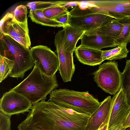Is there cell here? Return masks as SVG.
I'll return each instance as SVG.
<instances>
[{
	"mask_svg": "<svg viewBox=\"0 0 130 130\" xmlns=\"http://www.w3.org/2000/svg\"><path fill=\"white\" fill-rule=\"evenodd\" d=\"M69 12L67 13L59 16L53 20L61 24L63 27L70 25L69 24Z\"/></svg>",
	"mask_w": 130,
	"mask_h": 130,
	"instance_id": "27",
	"label": "cell"
},
{
	"mask_svg": "<svg viewBox=\"0 0 130 130\" xmlns=\"http://www.w3.org/2000/svg\"><path fill=\"white\" fill-rule=\"evenodd\" d=\"M111 99L109 96L100 103L98 108L90 115L84 130H98L108 124Z\"/></svg>",
	"mask_w": 130,
	"mask_h": 130,
	"instance_id": "13",
	"label": "cell"
},
{
	"mask_svg": "<svg viewBox=\"0 0 130 130\" xmlns=\"http://www.w3.org/2000/svg\"><path fill=\"white\" fill-rule=\"evenodd\" d=\"M67 1H35L28 3L26 6L30 10L44 9L54 6H61L65 7Z\"/></svg>",
	"mask_w": 130,
	"mask_h": 130,
	"instance_id": "22",
	"label": "cell"
},
{
	"mask_svg": "<svg viewBox=\"0 0 130 130\" xmlns=\"http://www.w3.org/2000/svg\"><path fill=\"white\" fill-rule=\"evenodd\" d=\"M0 55L14 61L9 76L23 78L26 72L31 69L34 64L30 49L4 34H0Z\"/></svg>",
	"mask_w": 130,
	"mask_h": 130,
	"instance_id": "4",
	"label": "cell"
},
{
	"mask_svg": "<svg viewBox=\"0 0 130 130\" xmlns=\"http://www.w3.org/2000/svg\"><path fill=\"white\" fill-rule=\"evenodd\" d=\"M127 44L122 43L113 49L102 51V56L103 61L121 59L126 57L129 52L127 48Z\"/></svg>",
	"mask_w": 130,
	"mask_h": 130,
	"instance_id": "18",
	"label": "cell"
},
{
	"mask_svg": "<svg viewBox=\"0 0 130 130\" xmlns=\"http://www.w3.org/2000/svg\"><path fill=\"white\" fill-rule=\"evenodd\" d=\"M11 116L0 110V130H10Z\"/></svg>",
	"mask_w": 130,
	"mask_h": 130,
	"instance_id": "26",
	"label": "cell"
},
{
	"mask_svg": "<svg viewBox=\"0 0 130 130\" xmlns=\"http://www.w3.org/2000/svg\"><path fill=\"white\" fill-rule=\"evenodd\" d=\"M45 130H84L90 115L43 101Z\"/></svg>",
	"mask_w": 130,
	"mask_h": 130,
	"instance_id": "1",
	"label": "cell"
},
{
	"mask_svg": "<svg viewBox=\"0 0 130 130\" xmlns=\"http://www.w3.org/2000/svg\"><path fill=\"white\" fill-rule=\"evenodd\" d=\"M122 24L123 27L121 32L115 40L119 45L122 43H130V17L118 19Z\"/></svg>",
	"mask_w": 130,
	"mask_h": 130,
	"instance_id": "20",
	"label": "cell"
},
{
	"mask_svg": "<svg viewBox=\"0 0 130 130\" xmlns=\"http://www.w3.org/2000/svg\"><path fill=\"white\" fill-rule=\"evenodd\" d=\"M27 13L26 6L21 5L16 8L12 14L14 19L17 22L25 23L27 22Z\"/></svg>",
	"mask_w": 130,
	"mask_h": 130,
	"instance_id": "25",
	"label": "cell"
},
{
	"mask_svg": "<svg viewBox=\"0 0 130 130\" xmlns=\"http://www.w3.org/2000/svg\"><path fill=\"white\" fill-rule=\"evenodd\" d=\"M35 65L43 73L49 76L55 74L59 67L57 56L47 46L39 45L30 49Z\"/></svg>",
	"mask_w": 130,
	"mask_h": 130,
	"instance_id": "7",
	"label": "cell"
},
{
	"mask_svg": "<svg viewBox=\"0 0 130 130\" xmlns=\"http://www.w3.org/2000/svg\"><path fill=\"white\" fill-rule=\"evenodd\" d=\"M123 130H127V129H124Z\"/></svg>",
	"mask_w": 130,
	"mask_h": 130,
	"instance_id": "31",
	"label": "cell"
},
{
	"mask_svg": "<svg viewBox=\"0 0 130 130\" xmlns=\"http://www.w3.org/2000/svg\"><path fill=\"white\" fill-rule=\"evenodd\" d=\"M130 111V105L128 103L125 92L121 88L111 99L108 130L123 124Z\"/></svg>",
	"mask_w": 130,
	"mask_h": 130,
	"instance_id": "10",
	"label": "cell"
},
{
	"mask_svg": "<svg viewBox=\"0 0 130 130\" xmlns=\"http://www.w3.org/2000/svg\"><path fill=\"white\" fill-rule=\"evenodd\" d=\"M32 105L23 96L10 90L4 93L0 100V110L11 116L28 112Z\"/></svg>",
	"mask_w": 130,
	"mask_h": 130,
	"instance_id": "11",
	"label": "cell"
},
{
	"mask_svg": "<svg viewBox=\"0 0 130 130\" xmlns=\"http://www.w3.org/2000/svg\"><path fill=\"white\" fill-rule=\"evenodd\" d=\"M58 86L56 75L51 76L35 65L33 70L22 82L10 90L21 94L33 105L47 99V96Z\"/></svg>",
	"mask_w": 130,
	"mask_h": 130,
	"instance_id": "2",
	"label": "cell"
},
{
	"mask_svg": "<svg viewBox=\"0 0 130 130\" xmlns=\"http://www.w3.org/2000/svg\"><path fill=\"white\" fill-rule=\"evenodd\" d=\"M14 61L0 55V82L6 78L11 72Z\"/></svg>",
	"mask_w": 130,
	"mask_h": 130,
	"instance_id": "23",
	"label": "cell"
},
{
	"mask_svg": "<svg viewBox=\"0 0 130 130\" xmlns=\"http://www.w3.org/2000/svg\"><path fill=\"white\" fill-rule=\"evenodd\" d=\"M74 52L78 60L85 64L93 66L100 64L103 61L101 50L80 45L76 48Z\"/></svg>",
	"mask_w": 130,
	"mask_h": 130,
	"instance_id": "14",
	"label": "cell"
},
{
	"mask_svg": "<svg viewBox=\"0 0 130 130\" xmlns=\"http://www.w3.org/2000/svg\"><path fill=\"white\" fill-rule=\"evenodd\" d=\"M122 87L130 105V59L126 60L125 67L121 73Z\"/></svg>",
	"mask_w": 130,
	"mask_h": 130,
	"instance_id": "21",
	"label": "cell"
},
{
	"mask_svg": "<svg viewBox=\"0 0 130 130\" xmlns=\"http://www.w3.org/2000/svg\"><path fill=\"white\" fill-rule=\"evenodd\" d=\"M127 130H130V127L129 128L127 129Z\"/></svg>",
	"mask_w": 130,
	"mask_h": 130,
	"instance_id": "30",
	"label": "cell"
},
{
	"mask_svg": "<svg viewBox=\"0 0 130 130\" xmlns=\"http://www.w3.org/2000/svg\"><path fill=\"white\" fill-rule=\"evenodd\" d=\"M50 95V101L55 104L90 115L100 105L98 99L89 94L88 91L55 89L51 92Z\"/></svg>",
	"mask_w": 130,
	"mask_h": 130,
	"instance_id": "3",
	"label": "cell"
},
{
	"mask_svg": "<svg viewBox=\"0 0 130 130\" xmlns=\"http://www.w3.org/2000/svg\"><path fill=\"white\" fill-rule=\"evenodd\" d=\"M101 10L107 12L115 19L130 17V0L92 1Z\"/></svg>",
	"mask_w": 130,
	"mask_h": 130,
	"instance_id": "12",
	"label": "cell"
},
{
	"mask_svg": "<svg viewBox=\"0 0 130 130\" xmlns=\"http://www.w3.org/2000/svg\"><path fill=\"white\" fill-rule=\"evenodd\" d=\"M63 28L60 31L65 48L73 53L78 41L81 39L86 31L70 25Z\"/></svg>",
	"mask_w": 130,
	"mask_h": 130,
	"instance_id": "16",
	"label": "cell"
},
{
	"mask_svg": "<svg viewBox=\"0 0 130 130\" xmlns=\"http://www.w3.org/2000/svg\"><path fill=\"white\" fill-rule=\"evenodd\" d=\"M0 32L9 36L26 48L30 47L27 22L22 23L17 22L12 13L8 12L1 20Z\"/></svg>",
	"mask_w": 130,
	"mask_h": 130,
	"instance_id": "6",
	"label": "cell"
},
{
	"mask_svg": "<svg viewBox=\"0 0 130 130\" xmlns=\"http://www.w3.org/2000/svg\"><path fill=\"white\" fill-rule=\"evenodd\" d=\"M54 44L59 61L58 70L61 77L64 82H70L75 69L73 53L65 50L60 30L59 31L55 36Z\"/></svg>",
	"mask_w": 130,
	"mask_h": 130,
	"instance_id": "8",
	"label": "cell"
},
{
	"mask_svg": "<svg viewBox=\"0 0 130 130\" xmlns=\"http://www.w3.org/2000/svg\"><path fill=\"white\" fill-rule=\"evenodd\" d=\"M43 10H30L29 16L32 21L43 26L63 27V25L60 23L47 18L43 13Z\"/></svg>",
	"mask_w": 130,
	"mask_h": 130,
	"instance_id": "19",
	"label": "cell"
},
{
	"mask_svg": "<svg viewBox=\"0 0 130 130\" xmlns=\"http://www.w3.org/2000/svg\"><path fill=\"white\" fill-rule=\"evenodd\" d=\"M122 27L123 25L119 20L114 19L101 27L86 32L85 34H96L116 40L121 33Z\"/></svg>",
	"mask_w": 130,
	"mask_h": 130,
	"instance_id": "17",
	"label": "cell"
},
{
	"mask_svg": "<svg viewBox=\"0 0 130 130\" xmlns=\"http://www.w3.org/2000/svg\"><path fill=\"white\" fill-rule=\"evenodd\" d=\"M122 125L123 128L125 129L127 128L130 127V111Z\"/></svg>",
	"mask_w": 130,
	"mask_h": 130,
	"instance_id": "28",
	"label": "cell"
},
{
	"mask_svg": "<svg viewBox=\"0 0 130 130\" xmlns=\"http://www.w3.org/2000/svg\"><path fill=\"white\" fill-rule=\"evenodd\" d=\"M81 40V45L98 50L116 47L119 45L116 43L115 39L96 34L87 35L85 34Z\"/></svg>",
	"mask_w": 130,
	"mask_h": 130,
	"instance_id": "15",
	"label": "cell"
},
{
	"mask_svg": "<svg viewBox=\"0 0 130 130\" xmlns=\"http://www.w3.org/2000/svg\"><path fill=\"white\" fill-rule=\"evenodd\" d=\"M124 129L123 126L122 124L116 126L110 130H123Z\"/></svg>",
	"mask_w": 130,
	"mask_h": 130,
	"instance_id": "29",
	"label": "cell"
},
{
	"mask_svg": "<svg viewBox=\"0 0 130 130\" xmlns=\"http://www.w3.org/2000/svg\"><path fill=\"white\" fill-rule=\"evenodd\" d=\"M69 12L68 8L60 5L51 7L43 11V13L47 18L52 20Z\"/></svg>",
	"mask_w": 130,
	"mask_h": 130,
	"instance_id": "24",
	"label": "cell"
},
{
	"mask_svg": "<svg viewBox=\"0 0 130 130\" xmlns=\"http://www.w3.org/2000/svg\"><path fill=\"white\" fill-rule=\"evenodd\" d=\"M114 19L107 12L101 10L82 16L70 15L69 24L70 26L86 32L101 27Z\"/></svg>",
	"mask_w": 130,
	"mask_h": 130,
	"instance_id": "9",
	"label": "cell"
},
{
	"mask_svg": "<svg viewBox=\"0 0 130 130\" xmlns=\"http://www.w3.org/2000/svg\"><path fill=\"white\" fill-rule=\"evenodd\" d=\"M93 74L94 81L102 90L115 95L122 87L121 73L115 61L103 63Z\"/></svg>",
	"mask_w": 130,
	"mask_h": 130,
	"instance_id": "5",
	"label": "cell"
}]
</instances>
